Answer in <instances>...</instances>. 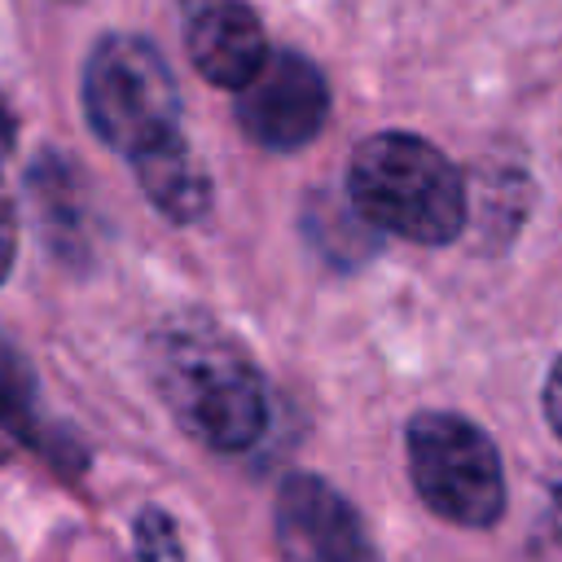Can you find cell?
Wrapping results in <instances>:
<instances>
[{
	"label": "cell",
	"mask_w": 562,
	"mask_h": 562,
	"mask_svg": "<svg viewBox=\"0 0 562 562\" xmlns=\"http://www.w3.org/2000/svg\"><path fill=\"white\" fill-rule=\"evenodd\" d=\"M408 470L422 501L461 527H487L505 509L496 443L457 413H417L408 422Z\"/></svg>",
	"instance_id": "277c9868"
},
{
	"label": "cell",
	"mask_w": 562,
	"mask_h": 562,
	"mask_svg": "<svg viewBox=\"0 0 562 562\" xmlns=\"http://www.w3.org/2000/svg\"><path fill=\"white\" fill-rule=\"evenodd\" d=\"M83 119L132 162L180 140V88L162 53L140 35H101L83 61Z\"/></svg>",
	"instance_id": "3957f363"
},
{
	"label": "cell",
	"mask_w": 562,
	"mask_h": 562,
	"mask_svg": "<svg viewBox=\"0 0 562 562\" xmlns=\"http://www.w3.org/2000/svg\"><path fill=\"white\" fill-rule=\"evenodd\" d=\"M180 31L193 70L215 88H246L268 61V35L246 0H180Z\"/></svg>",
	"instance_id": "52a82bcc"
},
{
	"label": "cell",
	"mask_w": 562,
	"mask_h": 562,
	"mask_svg": "<svg viewBox=\"0 0 562 562\" xmlns=\"http://www.w3.org/2000/svg\"><path fill=\"white\" fill-rule=\"evenodd\" d=\"M277 544L285 562H378L356 509L316 474H290L281 483Z\"/></svg>",
	"instance_id": "8992f818"
},
{
	"label": "cell",
	"mask_w": 562,
	"mask_h": 562,
	"mask_svg": "<svg viewBox=\"0 0 562 562\" xmlns=\"http://www.w3.org/2000/svg\"><path fill=\"white\" fill-rule=\"evenodd\" d=\"M132 167H136L140 193L167 220L193 224V220H202L211 211V180H206V171L193 158V149H189L184 136L171 140V145H162V149H154V154H145V158H136Z\"/></svg>",
	"instance_id": "ba28073f"
},
{
	"label": "cell",
	"mask_w": 562,
	"mask_h": 562,
	"mask_svg": "<svg viewBox=\"0 0 562 562\" xmlns=\"http://www.w3.org/2000/svg\"><path fill=\"white\" fill-rule=\"evenodd\" d=\"M329 119V83L325 75L290 53L277 48L255 70L246 88H237V123L263 149H303Z\"/></svg>",
	"instance_id": "5b68a950"
},
{
	"label": "cell",
	"mask_w": 562,
	"mask_h": 562,
	"mask_svg": "<svg viewBox=\"0 0 562 562\" xmlns=\"http://www.w3.org/2000/svg\"><path fill=\"white\" fill-rule=\"evenodd\" d=\"M136 553L140 562H180V540L176 527L162 509H145L136 522Z\"/></svg>",
	"instance_id": "8fae6325"
},
{
	"label": "cell",
	"mask_w": 562,
	"mask_h": 562,
	"mask_svg": "<svg viewBox=\"0 0 562 562\" xmlns=\"http://www.w3.org/2000/svg\"><path fill=\"white\" fill-rule=\"evenodd\" d=\"M13 255H18V215H13V198H9V189L0 184V281L9 277Z\"/></svg>",
	"instance_id": "4fadbf2b"
},
{
	"label": "cell",
	"mask_w": 562,
	"mask_h": 562,
	"mask_svg": "<svg viewBox=\"0 0 562 562\" xmlns=\"http://www.w3.org/2000/svg\"><path fill=\"white\" fill-rule=\"evenodd\" d=\"M536 562H562V483L549 492V505L536 527Z\"/></svg>",
	"instance_id": "7c38bea8"
},
{
	"label": "cell",
	"mask_w": 562,
	"mask_h": 562,
	"mask_svg": "<svg viewBox=\"0 0 562 562\" xmlns=\"http://www.w3.org/2000/svg\"><path fill=\"white\" fill-rule=\"evenodd\" d=\"M154 386L171 417L206 448L241 452L268 426L259 369L206 321H176L154 334Z\"/></svg>",
	"instance_id": "6da1fadb"
},
{
	"label": "cell",
	"mask_w": 562,
	"mask_h": 562,
	"mask_svg": "<svg viewBox=\"0 0 562 562\" xmlns=\"http://www.w3.org/2000/svg\"><path fill=\"white\" fill-rule=\"evenodd\" d=\"M31 189H35V206L44 220V233L66 250L70 237H83V215L79 206V184H75V167L66 158H40L31 167Z\"/></svg>",
	"instance_id": "9c48e42d"
},
{
	"label": "cell",
	"mask_w": 562,
	"mask_h": 562,
	"mask_svg": "<svg viewBox=\"0 0 562 562\" xmlns=\"http://www.w3.org/2000/svg\"><path fill=\"white\" fill-rule=\"evenodd\" d=\"M544 417H549L553 435L562 439V356H558V364L549 369V382H544Z\"/></svg>",
	"instance_id": "5bb4252c"
},
{
	"label": "cell",
	"mask_w": 562,
	"mask_h": 562,
	"mask_svg": "<svg viewBox=\"0 0 562 562\" xmlns=\"http://www.w3.org/2000/svg\"><path fill=\"white\" fill-rule=\"evenodd\" d=\"M35 417V382L13 347L0 342V422L13 430H26Z\"/></svg>",
	"instance_id": "30bf717a"
},
{
	"label": "cell",
	"mask_w": 562,
	"mask_h": 562,
	"mask_svg": "<svg viewBox=\"0 0 562 562\" xmlns=\"http://www.w3.org/2000/svg\"><path fill=\"white\" fill-rule=\"evenodd\" d=\"M13 140H18V123H13V110H9V101H4V92H0V167L9 162Z\"/></svg>",
	"instance_id": "9a60e30c"
},
{
	"label": "cell",
	"mask_w": 562,
	"mask_h": 562,
	"mask_svg": "<svg viewBox=\"0 0 562 562\" xmlns=\"http://www.w3.org/2000/svg\"><path fill=\"white\" fill-rule=\"evenodd\" d=\"M351 211L386 233L443 246L465 228V180L443 149L413 132H378L347 167Z\"/></svg>",
	"instance_id": "7a4b0ae2"
}]
</instances>
